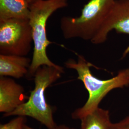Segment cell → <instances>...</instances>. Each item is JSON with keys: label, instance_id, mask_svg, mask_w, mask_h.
<instances>
[{"label": "cell", "instance_id": "obj_1", "mask_svg": "<svg viewBox=\"0 0 129 129\" xmlns=\"http://www.w3.org/2000/svg\"><path fill=\"white\" fill-rule=\"evenodd\" d=\"M77 61L69 59L65 63L66 67L75 70L78 79L83 83L88 92V100L82 107L72 112L74 120H80L99 108L103 98L111 90L129 85V68L120 70L117 75L110 79L102 80L92 75L90 67L92 64L83 55L77 54Z\"/></svg>", "mask_w": 129, "mask_h": 129}, {"label": "cell", "instance_id": "obj_2", "mask_svg": "<svg viewBox=\"0 0 129 129\" xmlns=\"http://www.w3.org/2000/svg\"><path fill=\"white\" fill-rule=\"evenodd\" d=\"M64 73L62 67L56 68L42 66L34 76L35 87L27 101L4 117L28 116L37 120L48 129H54L57 125L53 118V110L46 101L45 91L52 84L60 78Z\"/></svg>", "mask_w": 129, "mask_h": 129}, {"label": "cell", "instance_id": "obj_3", "mask_svg": "<svg viewBox=\"0 0 129 129\" xmlns=\"http://www.w3.org/2000/svg\"><path fill=\"white\" fill-rule=\"evenodd\" d=\"M68 6V0H38L31 5L29 22L32 29L34 51L27 75L30 77H34L42 66L61 67L51 61L46 54L47 47L52 43L46 36V23L56 11Z\"/></svg>", "mask_w": 129, "mask_h": 129}, {"label": "cell", "instance_id": "obj_4", "mask_svg": "<svg viewBox=\"0 0 129 129\" xmlns=\"http://www.w3.org/2000/svg\"><path fill=\"white\" fill-rule=\"evenodd\" d=\"M115 0H89L78 17L64 16L60 28L66 39L78 38L91 42L105 21Z\"/></svg>", "mask_w": 129, "mask_h": 129}, {"label": "cell", "instance_id": "obj_5", "mask_svg": "<svg viewBox=\"0 0 129 129\" xmlns=\"http://www.w3.org/2000/svg\"><path fill=\"white\" fill-rule=\"evenodd\" d=\"M32 42L29 20H0V55L25 56L31 50Z\"/></svg>", "mask_w": 129, "mask_h": 129}, {"label": "cell", "instance_id": "obj_6", "mask_svg": "<svg viewBox=\"0 0 129 129\" xmlns=\"http://www.w3.org/2000/svg\"><path fill=\"white\" fill-rule=\"evenodd\" d=\"M113 30L129 35V0H115L105 21L91 43L96 45L104 43L109 33Z\"/></svg>", "mask_w": 129, "mask_h": 129}, {"label": "cell", "instance_id": "obj_7", "mask_svg": "<svg viewBox=\"0 0 129 129\" xmlns=\"http://www.w3.org/2000/svg\"><path fill=\"white\" fill-rule=\"evenodd\" d=\"M29 99L23 87L7 77H0V112L9 113Z\"/></svg>", "mask_w": 129, "mask_h": 129}, {"label": "cell", "instance_id": "obj_8", "mask_svg": "<svg viewBox=\"0 0 129 129\" xmlns=\"http://www.w3.org/2000/svg\"><path fill=\"white\" fill-rule=\"evenodd\" d=\"M31 62L24 56L0 55V76L22 78L28 74Z\"/></svg>", "mask_w": 129, "mask_h": 129}, {"label": "cell", "instance_id": "obj_9", "mask_svg": "<svg viewBox=\"0 0 129 129\" xmlns=\"http://www.w3.org/2000/svg\"><path fill=\"white\" fill-rule=\"evenodd\" d=\"M30 6L26 0H0V20H29Z\"/></svg>", "mask_w": 129, "mask_h": 129}, {"label": "cell", "instance_id": "obj_10", "mask_svg": "<svg viewBox=\"0 0 129 129\" xmlns=\"http://www.w3.org/2000/svg\"><path fill=\"white\" fill-rule=\"evenodd\" d=\"M80 129H111L109 111L98 108L80 119Z\"/></svg>", "mask_w": 129, "mask_h": 129}, {"label": "cell", "instance_id": "obj_11", "mask_svg": "<svg viewBox=\"0 0 129 129\" xmlns=\"http://www.w3.org/2000/svg\"><path fill=\"white\" fill-rule=\"evenodd\" d=\"M26 119L24 116H17L9 122L0 125V129H23Z\"/></svg>", "mask_w": 129, "mask_h": 129}, {"label": "cell", "instance_id": "obj_12", "mask_svg": "<svg viewBox=\"0 0 129 129\" xmlns=\"http://www.w3.org/2000/svg\"><path fill=\"white\" fill-rule=\"evenodd\" d=\"M111 129H129V115L118 122L112 123Z\"/></svg>", "mask_w": 129, "mask_h": 129}, {"label": "cell", "instance_id": "obj_13", "mask_svg": "<svg viewBox=\"0 0 129 129\" xmlns=\"http://www.w3.org/2000/svg\"><path fill=\"white\" fill-rule=\"evenodd\" d=\"M23 129H35L30 127V126H28L27 125H25ZM54 129H75L74 128H72L69 127L65 125H57L56 127Z\"/></svg>", "mask_w": 129, "mask_h": 129}, {"label": "cell", "instance_id": "obj_14", "mask_svg": "<svg viewBox=\"0 0 129 129\" xmlns=\"http://www.w3.org/2000/svg\"><path fill=\"white\" fill-rule=\"evenodd\" d=\"M26 1L30 4V5H31L34 3H35L36 2H37L38 0H26Z\"/></svg>", "mask_w": 129, "mask_h": 129}]
</instances>
